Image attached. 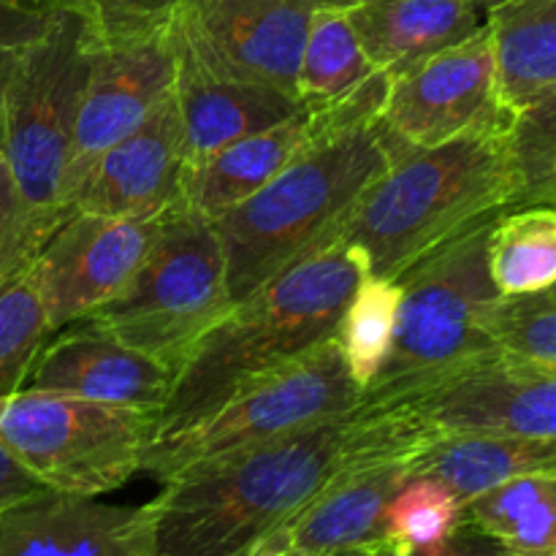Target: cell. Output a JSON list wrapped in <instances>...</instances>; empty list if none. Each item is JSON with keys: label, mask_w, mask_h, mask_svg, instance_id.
Instances as JSON below:
<instances>
[{"label": "cell", "mask_w": 556, "mask_h": 556, "mask_svg": "<svg viewBox=\"0 0 556 556\" xmlns=\"http://www.w3.org/2000/svg\"><path fill=\"white\" fill-rule=\"evenodd\" d=\"M309 139V114L296 117L261 134L231 141L206 157L185 163L182 206L215 223L239 204L258 193L275 179Z\"/></svg>", "instance_id": "21"}, {"label": "cell", "mask_w": 556, "mask_h": 556, "mask_svg": "<svg viewBox=\"0 0 556 556\" xmlns=\"http://www.w3.org/2000/svg\"><path fill=\"white\" fill-rule=\"evenodd\" d=\"M166 215L112 217L71 212L49 233L27 266V275L41 293L54 334L96 313L128 286L155 244Z\"/></svg>", "instance_id": "13"}, {"label": "cell", "mask_w": 556, "mask_h": 556, "mask_svg": "<svg viewBox=\"0 0 556 556\" xmlns=\"http://www.w3.org/2000/svg\"><path fill=\"white\" fill-rule=\"evenodd\" d=\"M33 258H36V250L27 239L20 193H16L9 163L0 152V286L25 271Z\"/></svg>", "instance_id": "34"}, {"label": "cell", "mask_w": 556, "mask_h": 556, "mask_svg": "<svg viewBox=\"0 0 556 556\" xmlns=\"http://www.w3.org/2000/svg\"><path fill=\"white\" fill-rule=\"evenodd\" d=\"M508 139L519 174L521 204H552L556 174V87L510 117Z\"/></svg>", "instance_id": "30"}, {"label": "cell", "mask_w": 556, "mask_h": 556, "mask_svg": "<svg viewBox=\"0 0 556 556\" xmlns=\"http://www.w3.org/2000/svg\"><path fill=\"white\" fill-rule=\"evenodd\" d=\"M362 402L364 391L331 337L296 362L239 389L193 427L152 440L141 472L166 483L190 467L345 416Z\"/></svg>", "instance_id": "9"}, {"label": "cell", "mask_w": 556, "mask_h": 556, "mask_svg": "<svg viewBox=\"0 0 556 556\" xmlns=\"http://www.w3.org/2000/svg\"><path fill=\"white\" fill-rule=\"evenodd\" d=\"M0 556H155L150 510L43 489L0 510Z\"/></svg>", "instance_id": "17"}, {"label": "cell", "mask_w": 556, "mask_h": 556, "mask_svg": "<svg viewBox=\"0 0 556 556\" xmlns=\"http://www.w3.org/2000/svg\"><path fill=\"white\" fill-rule=\"evenodd\" d=\"M465 519V505L434 478L410 476L386 508L383 546L416 552L445 541Z\"/></svg>", "instance_id": "29"}, {"label": "cell", "mask_w": 556, "mask_h": 556, "mask_svg": "<svg viewBox=\"0 0 556 556\" xmlns=\"http://www.w3.org/2000/svg\"><path fill=\"white\" fill-rule=\"evenodd\" d=\"M52 14L49 0H0V103L22 52L41 36Z\"/></svg>", "instance_id": "33"}, {"label": "cell", "mask_w": 556, "mask_h": 556, "mask_svg": "<svg viewBox=\"0 0 556 556\" xmlns=\"http://www.w3.org/2000/svg\"><path fill=\"white\" fill-rule=\"evenodd\" d=\"M157 416L25 389L0 400V443L43 489L101 497L141 472Z\"/></svg>", "instance_id": "8"}, {"label": "cell", "mask_w": 556, "mask_h": 556, "mask_svg": "<svg viewBox=\"0 0 556 556\" xmlns=\"http://www.w3.org/2000/svg\"><path fill=\"white\" fill-rule=\"evenodd\" d=\"M486 264L503 299L538 296L556 286V204L500 212L489 228Z\"/></svg>", "instance_id": "25"}, {"label": "cell", "mask_w": 556, "mask_h": 556, "mask_svg": "<svg viewBox=\"0 0 556 556\" xmlns=\"http://www.w3.org/2000/svg\"><path fill=\"white\" fill-rule=\"evenodd\" d=\"M389 85V71H375L342 103L307 112L309 139L299 155L258 193L215 220L233 302L318 248L389 168L391 155L378 125Z\"/></svg>", "instance_id": "2"}, {"label": "cell", "mask_w": 556, "mask_h": 556, "mask_svg": "<svg viewBox=\"0 0 556 556\" xmlns=\"http://www.w3.org/2000/svg\"><path fill=\"white\" fill-rule=\"evenodd\" d=\"M538 299H543V302H546V304H554V307H556V286L548 288V291L538 293Z\"/></svg>", "instance_id": "39"}, {"label": "cell", "mask_w": 556, "mask_h": 556, "mask_svg": "<svg viewBox=\"0 0 556 556\" xmlns=\"http://www.w3.org/2000/svg\"><path fill=\"white\" fill-rule=\"evenodd\" d=\"M174 54V101L182 123L188 163L304 112L302 101L291 92L212 74L177 43Z\"/></svg>", "instance_id": "19"}, {"label": "cell", "mask_w": 556, "mask_h": 556, "mask_svg": "<svg viewBox=\"0 0 556 556\" xmlns=\"http://www.w3.org/2000/svg\"><path fill=\"white\" fill-rule=\"evenodd\" d=\"M505 114L497 103V71L489 27L456 47L391 76L380 109V134L391 161L438 147Z\"/></svg>", "instance_id": "12"}, {"label": "cell", "mask_w": 556, "mask_h": 556, "mask_svg": "<svg viewBox=\"0 0 556 556\" xmlns=\"http://www.w3.org/2000/svg\"><path fill=\"white\" fill-rule=\"evenodd\" d=\"M472 5H478V9L483 11V14H486V11H492V9H497V5H503V3H508V0H470Z\"/></svg>", "instance_id": "38"}, {"label": "cell", "mask_w": 556, "mask_h": 556, "mask_svg": "<svg viewBox=\"0 0 556 556\" xmlns=\"http://www.w3.org/2000/svg\"><path fill=\"white\" fill-rule=\"evenodd\" d=\"M302 3L313 5L315 11L318 9H337V11H348L358 3V0H302Z\"/></svg>", "instance_id": "37"}, {"label": "cell", "mask_w": 556, "mask_h": 556, "mask_svg": "<svg viewBox=\"0 0 556 556\" xmlns=\"http://www.w3.org/2000/svg\"><path fill=\"white\" fill-rule=\"evenodd\" d=\"M427 434L394 405L356 410L190 467L147 503L155 556H253L351 462L413 451Z\"/></svg>", "instance_id": "1"}, {"label": "cell", "mask_w": 556, "mask_h": 556, "mask_svg": "<svg viewBox=\"0 0 556 556\" xmlns=\"http://www.w3.org/2000/svg\"><path fill=\"white\" fill-rule=\"evenodd\" d=\"M402 286L400 280L378 275H364L348 299L342 318L337 324L334 342L351 369L358 389L367 391L375 375L389 358L394 342L396 318H400Z\"/></svg>", "instance_id": "27"}, {"label": "cell", "mask_w": 556, "mask_h": 556, "mask_svg": "<svg viewBox=\"0 0 556 556\" xmlns=\"http://www.w3.org/2000/svg\"><path fill=\"white\" fill-rule=\"evenodd\" d=\"M497 351L556 367V307L538 296L503 299L494 315Z\"/></svg>", "instance_id": "31"}, {"label": "cell", "mask_w": 556, "mask_h": 556, "mask_svg": "<svg viewBox=\"0 0 556 556\" xmlns=\"http://www.w3.org/2000/svg\"><path fill=\"white\" fill-rule=\"evenodd\" d=\"M334 556H367V548H358V552H342V554H334Z\"/></svg>", "instance_id": "40"}, {"label": "cell", "mask_w": 556, "mask_h": 556, "mask_svg": "<svg viewBox=\"0 0 556 556\" xmlns=\"http://www.w3.org/2000/svg\"><path fill=\"white\" fill-rule=\"evenodd\" d=\"M174 378L172 364L76 320L43 345L27 386L161 416Z\"/></svg>", "instance_id": "18"}, {"label": "cell", "mask_w": 556, "mask_h": 556, "mask_svg": "<svg viewBox=\"0 0 556 556\" xmlns=\"http://www.w3.org/2000/svg\"><path fill=\"white\" fill-rule=\"evenodd\" d=\"M177 54L168 27L144 36L98 41L79 114H76L74 150H71L65 206L96 157L139 128L174 92Z\"/></svg>", "instance_id": "14"}, {"label": "cell", "mask_w": 556, "mask_h": 556, "mask_svg": "<svg viewBox=\"0 0 556 556\" xmlns=\"http://www.w3.org/2000/svg\"><path fill=\"white\" fill-rule=\"evenodd\" d=\"M231 304L215 223L179 201L128 286L81 320L179 372L195 342Z\"/></svg>", "instance_id": "7"}, {"label": "cell", "mask_w": 556, "mask_h": 556, "mask_svg": "<svg viewBox=\"0 0 556 556\" xmlns=\"http://www.w3.org/2000/svg\"><path fill=\"white\" fill-rule=\"evenodd\" d=\"M497 103L508 117L556 87V0H508L486 11Z\"/></svg>", "instance_id": "23"}, {"label": "cell", "mask_w": 556, "mask_h": 556, "mask_svg": "<svg viewBox=\"0 0 556 556\" xmlns=\"http://www.w3.org/2000/svg\"><path fill=\"white\" fill-rule=\"evenodd\" d=\"M508 114L394 157L320 244L345 242L367 271L396 280L445 242L521 204ZM318 244V248H320Z\"/></svg>", "instance_id": "3"}, {"label": "cell", "mask_w": 556, "mask_h": 556, "mask_svg": "<svg viewBox=\"0 0 556 556\" xmlns=\"http://www.w3.org/2000/svg\"><path fill=\"white\" fill-rule=\"evenodd\" d=\"M552 204H556V174H554V185H552Z\"/></svg>", "instance_id": "41"}, {"label": "cell", "mask_w": 556, "mask_h": 556, "mask_svg": "<svg viewBox=\"0 0 556 556\" xmlns=\"http://www.w3.org/2000/svg\"><path fill=\"white\" fill-rule=\"evenodd\" d=\"M85 16L98 41L144 36L168 27L182 0H49Z\"/></svg>", "instance_id": "32"}, {"label": "cell", "mask_w": 556, "mask_h": 556, "mask_svg": "<svg viewBox=\"0 0 556 556\" xmlns=\"http://www.w3.org/2000/svg\"><path fill=\"white\" fill-rule=\"evenodd\" d=\"M313 11L302 0H182L168 33L212 74L296 96Z\"/></svg>", "instance_id": "11"}, {"label": "cell", "mask_w": 556, "mask_h": 556, "mask_svg": "<svg viewBox=\"0 0 556 556\" xmlns=\"http://www.w3.org/2000/svg\"><path fill=\"white\" fill-rule=\"evenodd\" d=\"M538 470H556V438L527 434H434L410 456V476L434 478L470 503L478 494Z\"/></svg>", "instance_id": "22"}, {"label": "cell", "mask_w": 556, "mask_h": 556, "mask_svg": "<svg viewBox=\"0 0 556 556\" xmlns=\"http://www.w3.org/2000/svg\"><path fill=\"white\" fill-rule=\"evenodd\" d=\"M185 152L174 92L125 139L92 161L71 199V212L157 217L182 201Z\"/></svg>", "instance_id": "15"}, {"label": "cell", "mask_w": 556, "mask_h": 556, "mask_svg": "<svg viewBox=\"0 0 556 556\" xmlns=\"http://www.w3.org/2000/svg\"><path fill=\"white\" fill-rule=\"evenodd\" d=\"M494 217L467 228L396 277L402 304L394 342L364 391V402H391L497 353L494 315L503 296L486 264Z\"/></svg>", "instance_id": "6"}, {"label": "cell", "mask_w": 556, "mask_h": 556, "mask_svg": "<svg viewBox=\"0 0 556 556\" xmlns=\"http://www.w3.org/2000/svg\"><path fill=\"white\" fill-rule=\"evenodd\" d=\"M427 438L527 434L556 438V367L492 353L391 402Z\"/></svg>", "instance_id": "10"}, {"label": "cell", "mask_w": 556, "mask_h": 556, "mask_svg": "<svg viewBox=\"0 0 556 556\" xmlns=\"http://www.w3.org/2000/svg\"><path fill=\"white\" fill-rule=\"evenodd\" d=\"M348 20L369 63L391 76L486 25V14L470 0H358Z\"/></svg>", "instance_id": "20"}, {"label": "cell", "mask_w": 556, "mask_h": 556, "mask_svg": "<svg viewBox=\"0 0 556 556\" xmlns=\"http://www.w3.org/2000/svg\"><path fill=\"white\" fill-rule=\"evenodd\" d=\"M98 36L74 9L54 5L41 36L22 52L0 103V152L14 177L33 250L68 217L76 114Z\"/></svg>", "instance_id": "5"}, {"label": "cell", "mask_w": 556, "mask_h": 556, "mask_svg": "<svg viewBox=\"0 0 556 556\" xmlns=\"http://www.w3.org/2000/svg\"><path fill=\"white\" fill-rule=\"evenodd\" d=\"M465 519L510 556H556V470L510 478L465 503Z\"/></svg>", "instance_id": "24"}, {"label": "cell", "mask_w": 556, "mask_h": 556, "mask_svg": "<svg viewBox=\"0 0 556 556\" xmlns=\"http://www.w3.org/2000/svg\"><path fill=\"white\" fill-rule=\"evenodd\" d=\"M367 258L345 242L309 250L266 280L195 342L157 416V438L215 413L239 389L331 340Z\"/></svg>", "instance_id": "4"}, {"label": "cell", "mask_w": 556, "mask_h": 556, "mask_svg": "<svg viewBox=\"0 0 556 556\" xmlns=\"http://www.w3.org/2000/svg\"><path fill=\"white\" fill-rule=\"evenodd\" d=\"M43 492L41 483L3 448L0 443V510H5L9 505L20 503V500L33 497V494Z\"/></svg>", "instance_id": "36"}, {"label": "cell", "mask_w": 556, "mask_h": 556, "mask_svg": "<svg viewBox=\"0 0 556 556\" xmlns=\"http://www.w3.org/2000/svg\"><path fill=\"white\" fill-rule=\"evenodd\" d=\"M413 451H378L345 467L253 556H334L383 541L386 508L410 478Z\"/></svg>", "instance_id": "16"}, {"label": "cell", "mask_w": 556, "mask_h": 556, "mask_svg": "<svg viewBox=\"0 0 556 556\" xmlns=\"http://www.w3.org/2000/svg\"><path fill=\"white\" fill-rule=\"evenodd\" d=\"M375 71L353 33L348 11H313L296 74V98L309 114L351 98Z\"/></svg>", "instance_id": "26"}, {"label": "cell", "mask_w": 556, "mask_h": 556, "mask_svg": "<svg viewBox=\"0 0 556 556\" xmlns=\"http://www.w3.org/2000/svg\"><path fill=\"white\" fill-rule=\"evenodd\" d=\"M52 337L47 307L27 269L5 280L0 286V400L25 389Z\"/></svg>", "instance_id": "28"}, {"label": "cell", "mask_w": 556, "mask_h": 556, "mask_svg": "<svg viewBox=\"0 0 556 556\" xmlns=\"http://www.w3.org/2000/svg\"><path fill=\"white\" fill-rule=\"evenodd\" d=\"M367 556H510L500 546L494 538H489L486 532H481L478 527H472L470 521L462 519V525L451 532L445 541L434 543V546L416 548V552H394V548L383 546V543H375L372 548H367Z\"/></svg>", "instance_id": "35"}]
</instances>
